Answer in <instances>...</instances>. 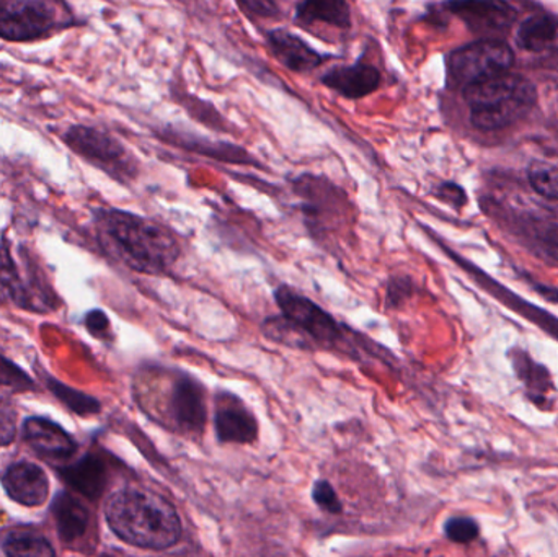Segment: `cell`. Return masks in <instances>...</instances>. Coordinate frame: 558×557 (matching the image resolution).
<instances>
[{
    "instance_id": "cell-1",
    "label": "cell",
    "mask_w": 558,
    "mask_h": 557,
    "mask_svg": "<svg viewBox=\"0 0 558 557\" xmlns=\"http://www.w3.org/2000/svg\"><path fill=\"white\" fill-rule=\"evenodd\" d=\"M97 226L107 251L133 270L162 274L179 258V241L166 229L141 216L120 209H104L98 213Z\"/></svg>"
},
{
    "instance_id": "cell-2",
    "label": "cell",
    "mask_w": 558,
    "mask_h": 557,
    "mask_svg": "<svg viewBox=\"0 0 558 557\" xmlns=\"http://www.w3.org/2000/svg\"><path fill=\"white\" fill-rule=\"evenodd\" d=\"M108 526L124 543L137 548H170L182 536L179 513L163 497L149 491H118L105 507Z\"/></svg>"
},
{
    "instance_id": "cell-3",
    "label": "cell",
    "mask_w": 558,
    "mask_h": 557,
    "mask_svg": "<svg viewBox=\"0 0 558 557\" xmlns=\"http://www.w3.org/2000/svg\"><path fill=\"white\" fill-rule=\"evenodd\" d=\"M471 123L481 131H497L523 120L537 101L536 87L520 74L494 75L462 88Z\"/></svg>"
},
{
    "instance_id": "cell-4",
    "label": "cell",
    "mask_w": 558,
    "mask_h": 557,
    "mask_svg": "<svg viewBox=\"0 0 558 557\" xmlns=\"http://www.w3.org/2000/svg\"><path fill=\"white\" fill-rule=\"evenodd\" d=\"M514 64V52L504 39L482 38L456 49L446 59L448 84L465 88L475 82L504 74Z\"/></svg>"
},
{
    "instance_id": "cell-5",
    "label": "cell",
    "mask_w": 558,
    "mask_h": 557,
    "mask_svg": "<svg viewBox=\"0 0 558 557\" xmlns=\"http://www.w3.org/2000/svg\"><path fill=\"white\" fill-rule=\"evenodd\" d=\"M62 25L54 0H0V38L33 41Z\"/></svg>"
},
{
    "instance_id": "cell-6",
    "label": "cell",
    "mask_w": 558,
    "mask_h": 557,
    "mask_svg": "<svg viewBox=\"0 0 558 557\" xmlns=\"http://www.w3.org/2000/svg\"><path fill=\"white\" fill-rule=\"evenodd\" d=\"M65 143L78 156L120 180L136 175V160L130 150L104 131L90 126H72L65 133Z\"/></svg>"
},
{
    "instance_id": "cell-7",
    "label": "cell",
    "mask_w": 558,
    "mask_h": 557,
    "mask_svg": "<svg viewBox=\"0 0 558 557\" xmlns=\"http://www.w3.org/2000/svg\"><path fill=\"white\" fill-rule=\"evenodd\" d=\"M277 303L281 307L282 316L294 324L307 337L308 342L331 347L343 339V332L337 320L298 291L288 287L278 288Z\"/></svg>"
},
{
    "instance_id": "cell-8",
    "label": "cell",
    "mask_w": 558,
    "mask_h": 557,
    "mask_svg": "<svg viewBox=\"0 0 558 557\" xmlns=\"http://www.w3.org/2000/svg\"><path fill=\"white\" fill-rule=\"evenodd\" d=\"M446 10L461 19L482 38L501 39L517 22V10L507 0H446Z\"/></svg>"
},
{
    "instance_id": "cell-9",
    "label": "cell",
    "mask_w": 558,
    "mask_h": 557,
    "mask_svg": "<svg viewBox=\"0 0 558 557\" xmlns=\"http://www.w3.org/2000/svg\"><path fill=\"white\" fill-rule=\"evenodd\" d=\"M167 409H169L170 419L180 431L199 434L205 428L206 419H208L205 391L190 376H180L175 379Z\"/></svg>"
},
{
    "instance_id": "cell-10",
    "label": "cell",
    "mask_w": 558,
    "mask_h": 557,
    "mask_svg": "<svg viewBox=\"0 0 558 557\" xmlns=\"http://www.w3.org/2000/svg\"><path fill=\"white\" fill-rule=\"evenodd\" d=\"M320 82L341 97L357 100L374 94L380 87L383 75L376 65L360 59L354 64L331 68L322 75Z\"/></svg>"
},
{
    "instance_id": "cell-11",
    "label": "cell",
    "mask_w": 558,
    "mask_h": 557,
    "mask_svg": "<svg viewBox=\"0 0 558 557\" xmlns=\"http://www.w3.org/2000/svg\"><path fill=\"white\" fill-rule=\"evenodd\" d=\"M267 43L271 55L279 64L284 65L289 71L299 72V74L314 71L318 65L330 59V55L317 51L301 36L294 35V33L284 28L268 32Z\"/></svg>"
},
{
    "instance_id": "cell-12",
    "label": "cell",
    "mask_w": 558,
    "mask_h": 557,
    "mask_svg": "<svg viewBox=\"0 0 558 557\" xmlns=\"http://www.w3.org/2000/svg\"><path fill=\"white\" fill-rule=\"evenodd\" d=\"M2 486L10 499L22 506H41L48 499V476L33 463L13 464L3 476Z\"/></svg>"
},
{
    "instance_id": "cell-13",
    "label": "cell",
    "mask_w": 558,
    "mask_h": 557,
    "mask_svg": "<svg viewBox=\"0 0 558 557\" xmlns=\"http://www.w3.org/2000/svg\"><path fill=\"white\" fill-rule=\"evenodd\" d=\"M215 425L219 440L225 444L247 445L258 437L257 419L238 399L228 401V395L218 402Z\"/></svg>"
},
{
    "instance_id": "cell-14",
    "label": "cell",
    "mask_w": 558,
    "mask_h": 557,
    "mask_svg": "<svg viewBox=\"0 0 558 557\" xmlns=\"http://www.w3.org/2000/svg\"><path fill=\"white\" fill-rule=\"evenodd\" d=\"M160 137L167 141V143L180 147V149L190 150V153L209 157V159L221 160V162L242 164V166H254V164H257V160L248 154V150L241 146H234V144L192 136V134L177 130H163Z\"/></svg>"
},
{
    "instance_id": "cell-15",
    "label": "cell",
    "mask_w": 558,
    "mask_h": 557,
    "mask_svg": "<svg viewBox=\"0 0 558 557\" xmlns=\"http://www.w3.org/2000/svg\"><path fill=\"white\" fill-rule=\"evenodd\" d=\"M25 440L36 453L49 460H65L75 451L71 435L46 419L32 417L25 422Z\"/></svg>"
},
{
    "instance_id": "cell-16",
    "label": "cell",
    "mask_w": 558,
    "mask_h": 557,
    "mask_svg": "<svg viewBox=\"0 0 558 557\" xmlns=\"http://www.w3.org/2000/svg\"><path fill=\"white\" fill-rule=\"evenodd\" d=\"M295 20L302 25L325 23L348 29L351 26V10L347 0H301L295 7Z\"/></svg>"
},
{
    "instance_id": "cell-17",
    "label": "cell",
    "mask_w": 558,
    "mask_h": 557,
    "mask_svg": "<svg viewBox=\"0 0 558 557\" xmlns=\"http://www.w3.org/2000/svg\"><path fill=\"white\" fill-rule=\"evenodd\" d=\"M558 41V19L550 13L527 16L517 33V43L527 52H543Z\"/></svg>"
},
{
    "instance_id": "cell-18",
    "label": "cell",
    "mask_w": 558,
    "mask_h": 557,
    "mask_svg": "<svg viewBox=\"0 0 558 557\" xmlns=\"http://www.w3.org/2000/svg\"><path fill=\"white\" fill-rule=\"evenodd\" d=\"M62 477L69 486L77 493L84 494L88 499H98L107 486V470L98 458L85 457L74 467L62 471Z\"/></svg>"
},
{
    "instance_id": "cell-19",
    "label": "cell",
    "mask_w": 558,
    "mask_h": 557,
    "mask_svg": "<svg viewBox=\"0 0 558 557\" xmlns=\"http://www.w3.org/2000/svg\"><path fill=\"white\" fill-rule=\"evenodd\" d=\"M56 525L62 542L72 543L84 535L88 526V510L71 494L58 496L52 504Z\"/></svg>"
},
{
    "instance_id": "cell-20",
    "label": "cell",
    "mask_w": 558,
    "mask_h": 557,
    "mask_svg": "<svg viewBox=\"0 0 558 557\" xmlns=\"http://www.w3.org/2000/svg\"><path fill=\"white\" fill-rule=\"evenodd\" d=\"M3 552L12 557H52L56 555L48 540L32 530H16L3 542Z\"/></svg>"
},
{
    "instance_id": "cell-21",
    "label": "cell",
    "mask_w": 558,
    "mask_h": 557,
    "mask_svg": "<svg viewBox=\"0 0 558 557\" xmlns=\"http://www.w3.org/2000/svg\"><path fill=\"white\" fill-rule=\"evenodd\" d=\"M531 186L544 198L558 199V162L534 160L527 170Z\"/></svg>"
},
{
    "instance_id": "cell-22",
    "label": "cell",
    "mask_w": 558,
    "mask_h": 557,
    "mask_svg": "<svg viewBox=\"0 0 558 557\" xmlns=\"http://www.w3.org/2000/svg\"><path fill=\"white\" fill-rule=\"evenodd\" d=\"M49 389H52L54 395L62 399V402H65L72 411L78 412V414H95V412L100 411V404L94 398L74 391V389L61 385V383L49 382Z\"/></svg>"
},
{
    "instance_id": "cell-23",
    "label": "cell",
    "mask_w": 558,
    "mask_h": 557,
    "mask_svg": "<svg viewBox=\"0 0 558 557\" xmlns=\"http://www.w3.org/2000/svg\"><path fill=\"white\" fill-rule=\"evenodd\" d=\"M446 536L459 545H468L478 536V525L468 517H456L448 520L445 525Z\"/></svg>"
},
{
    "instance_id": "cell-24",
    "label": "cell",
    "mask_w": 558,
    "mask_h": 557,
    "mask_svg": "<svg viewBox=\"0 0 558 557\" xmlns=\"http://www.w3.org/2000/svg\"><path fill=\"white\" fill-rule=\"evenodd\" d=\"M0 385L9 386V388L16 389V391H25V389L33 388V382L19 368L13 365L9 360L0 356Z\"/></svg>"
},
{
    "instance_id": "cell-25",
    "label": "cell",
    "mask_w": 558,
    "mask_h": 557,
    "mask_svg": "<svg viewBox=\"0 0 558 557\" xmlns=\"http://www.w3.org/2000/svg\"><path fill=\"white\" fill-rule=\"evenodd\" d=\"M312 499L325 512H341L340 499H338L337 493H335L333 487L327 481H317L315 483L314 491H312Z\"/></svg>"
},
{
    "instance_id": "cell-26",
    "label": "cell",
    "mask_w": 558,
    "mask_h": 557,
    "mask_svg": "<svg viewBox=\"0 0 558 557\" xmlns=\"http://www.w3.org/2000/svg\"><path fill=\"white\" fill-rule=\"evenodd\" d=\"M16 434V414L13 405L0 396V447L12 444Z\"/></svg>"
},
{
    "instance_id": "cell-27",
    "label": "cell",
    "mask_w": 558,
    "mask_h": 557,
    "mask_svg": "<svg viewBox=\"0 0 558 557\" xmlns=\"http://www.w3.org/2000/svg\"><path fill=\"white\" fill-rule=\"evenodd\" d=\"M248 15L258 16V19H275L279 15V7L275 0H235Z\"/></svg>"
},
{
    "instance_id": "cell-28",
    "label": "cell",
    "mask_w": 558,
    "mask_h": 557,
    "mask_svg": "<svg viewBox=\"0 0 558 557\" xmlns=\"http://www.w3.org/2000/svg\"><path fill=\"white\" fill-rule=\"evenodd\" d=\"M435 195L438 196L439 199H442V202L456 206V208H461V206L468 203V196H465L464 190H462L458 183H441V185L435 190Z\"/></svg>"
},
{
    "instance_id": "cell-29",
    "label": "cell",
    "mask_w": 558,
    "mask_h": 557,
    "mask_svg": "<svg viewBox=\"0 0 558 557\" xmlns=\"http://www.w3.org/2000/svg\"><path fill=\"white\" fill-rule=\"evenodd\" d=\"M407 296H410V283L409 280H393L392 283L389 284V290H387V303L390 306H399Z\"/></svg>"
},
{
    "instance_id": "cell-30",
    "label": "cell",
    "mask_w": 558,
    "mask_h": 557,
    "mask_svg": "<svg viewBox=\"0 0 558 557\" xmlns=\"http://www.w3.org/2000/svg\"><path fill=\"white\" fill-rule=\"evenodd\" d=\"M85 323H87V329L90 330L95 337H105L107 336L108 330H110L108 317L105 316L101 311H92V313L88 314L87 319H85Z\"/></svg>"
},
{
    "instance_id": "cell-31",
    "label": "cell",
    "mask_w": 558,
    "mask_h": 557,
    "mask_svg": "<svg viewBox=\"0 0 558 557\" xmlns=\"http://www.w3.org/2000/svg\"><path fill=\"white\" fill-rule=\"evenodd\" d=\"M550 252L558 258V234L550 239Z\"/></svg>"
}]
</instances>
